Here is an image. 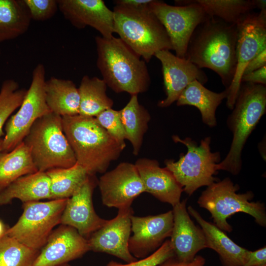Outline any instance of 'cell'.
<instances>
[{
  "instance_id": "28",
  "label": "cell",
  "mask_w": 266,
  "mask_h": 266,
  "mask_svg": "<svg viewBox=\"0 0 266 266\" xmlns=\"http://www.w3.org/2000/svg\"><path fill=\"white\" fill-rule=\"evenodd\" d=\"M120 112L126 139L131 142L133 153L136 156L148 130L151 116L148 110L139 103L137 95H135L131 96L130 100Z\"/></svg>"
},
{
  "instance_id": "14",
  "label": "cell",
  "mask_w": 266,
  "mask_h": 266,
  "mask_svg": "<svg viewBox=\"0 0 266 266\" xmlns=\"http://www.w3.org/2000/svg\"><path fill=\"white\" fill-rule=\"evenodd\" d=\"M133 213L131 207L118 209L115 217L107 220L87 239L90 251L107 253L127 263L136 261L129 249Z\"/></svg>"
},
{
  "instance_id": "17",
  "label": "cell",
  "mask_w": 266,
  "mask_h": 266,
  "mask_svg": "<svg viewBox=\"0 0 266 266\" xmlns=\"http://www.w3.org/2000/svg\"><path fill=\"white\" fill-rule=\"evenodd\" d=\"M161 63L166 98L158 103L160 107H167L177 101L185 88L197 80L203 85L207 77L201 69L185 58H181L169 50L159 51L154 55Z\"/></svg>"
},
{
  "instance_id": "33",
  "label": "cell",
  "mask_w": 266,
  "mask_h": 266,
  "mask_svg": "<svg viewBox=\"0 0 266 266\" xmlns=\"http://www.w3.org/2000/svg\"><path fill=\"white\" fill-rule=\"evenodd\" d=\"M27 89H21L14 79L3 81L0 89V138L4 135L3 127L11 114L21 105Z\"/></svg>"
},
{
  "instance_id": "24",
  "label": "cell",
  "mask_w": 266,
  "mask_h": 266,
  "mask_svg": "<svg viewBox=\"0 0 266 266\" xmlns=\"http://www.w3.org/2000/svg\"><path fill=\"white\" fill-rule=\"evenodd\" d=\"M229 91L226 89L220 93L212 92L197 80L191 82L183 90L177 100V105H192L200 111L202 122L210 127L217 125L216 110L224 99H227Z\"/></svg>"
},
{
  "instance_id": "34",
  "label": "cell",
  "mask_w": 266,
  "mask_h": 266,
  "mask_svg": "<svg viewBox=\"0 0 266 266\" xmlns=\"http://www.w3.org/2000/svg\"><path fill=\"white\" fill-rule=\"evenodd\" d=\"M95 118L116 140L122 144H126V134L122 124L120 110L112 108L100 112Z\"/></svg>"
},
{
  "instance_id": "4",
  "label": "cell",
  "mask_w": 266,
  "mask_h": 266,
  "mask_svg": "<svg viewBox=\"0 0 266 266\" xmlns=\"http://www.w3.org/2000/svg\"><path fill=\"white\" fill-rule=\"evenodd\" d=\"M149 4L137 7L115 5L113 10L114 33L145 62L159 51L172 50L165 29Z\"/></svg>"
},
{
  "instance_id": "30",
  "label": "cell",
  "mask_w": 266,
  "mask_h": 266,
  "mask_svg": "<svg viewBox=\"0 0 266 266\" xmlns=\"http://www.w3.org/2000/svg\"><path fill=\"white\" fill-rule=\"evenodd\" d=\"M50 180V200L71 197L89 175L78 163L68 168H55L46 171Z\"/></svg>"
},
{
  "instance_id": "9",
  "label": "cell",
  "mask_w": 266,
  "mask_h": 266,
  "mask_svg": "<svg viewBox=\"0 0 266 266\" xmlns=\"http://www.w3.org/2000/svg\"><path fill=\"white\" fill-rule=\"evenodd\" d=\"M67 199L23 203V211L6 234L33 249L40 251L54 228L60 224Z\"/></svg>"
},
{
  "instance_id": "20",
  "label": "cell",
  "mask_w": 266,
  "mask_h": 266,
  "mask_svg": "<svg viewBox=\"0 0 266 266\" xmlns=\"http://www.w3.org/2000/svg\"><path fill=\"white\" fill-rule=\"evenodd\" d=\"M186 200L173 206V224L169 239L174 257L183 262L193 260L207 248L204 234L192 221L186 208Z\"/></svg>"
},
{
  "instance_id": "21",
  "label": "cell",
  "mask_w": 266,
  "mask_h": 266,
  "mask_svg": "<svg viewBox=\"0 0 266 266\" xmlns=\"http://www.w3.org/2000/svg\"><path fill=\"white\" fill-rule=\"evenodd\" d=\"M134 165L145 192L172 207L180 202L183 189L166 167H161L156 160L146 158L138 159Z\"/></svg>"
},
{
  "instance_id": "31",
  "label": "cell",
  "mask_w": 266,
  "mask_h": 266,
  "mask_svg": "<svg viewBox=\"0 0 266 266\" xmlns=\"http://www.w3.org/2000/svg\"><path fill=\"white\" fill-rule=\"evenodd\" d=\"M211 17L236 25L255 8L253 0H195Z\"/></svg>"
},
{
  "instance_id": "23",
  "label": "cell",
  "mask_w": 266,
  "mask_h": 266,
  "mask_svg": "<svg viewBox=\"0 0 266 266\" xmlns=\"http://www.w3.org/2000/svg\"><path fill=\"white\" fill-rule=\"evenodd\" d=\"M50 180L46 172L38 171L18 178L0 192V205L13 199L23 203L50 200Z\"/></svg>"
},
{
  "instance_id": "32",
  "label": "cell",
  "mask_w": 266,
  "mask_h": 266,
  "mask_svg": "<svg viewBox=\"0 0 266 266\" xmlns=\"http://www.w3.org/2000/svg\"><path fill=\"white\" fill-rule=\"evenodd\" d=\"M39 251L5 234L0 238V266H33Z\"/></svg>"
},
{
  "instance_id": "27",
  "label": "cell",
  "mask_w": 266,
  "mask_h": 266,
  "mask_svg": "<svg viewBox=\"0 0 266 266\" xmlns=\"http://www.w3.org/2000/svg\"><path fill=\"white\" fill-rule=\"evenodd\" d=\"M107 85L102 79L84 76L78 88L80 105L79 115L95 117L112 108L114 102L106 94Z\"/></svg>"
},
{
  "instance_id": "37",
  "label": "cell",
  "mask_w": 266,
  "mask_h": 266,
  "mask_svg": "<svg viewBox=\"0 0 266 266\" xmlns=\"http://www.w3.org/2000/svg\"><path fill=\"white\" fill-rule=\"evenodd\" d=\"M266 265V246L254 251H248L243 266H264Z\"/></svg>"
},
{
  "instance_id": "41",
  "label": "cell",
  "mask_w": 266,
  "mask_h": 266,
  "mask_svg": "<svg viewBox=\"0 0 266 266\" xmlns=\"http://www.w3.org/2000/svg\"><path fill=\"white\" fill-rule=\"evenodd\" d=\"M153 0H116L114 1L115 5L137 7L148 5Z\"/></svg>"
},
{
  "instance_id": "39",
  "label": "cell",
  "mask_w": 266,
  "mask_h": 266,
  "mask_svg": "<svg viewBox=\"0 0 266 266\" xmlns=\"http://www.w3.org/2000/svg\"><path fill=\"white\" fill-rule=\"evenodd\" d=\"M205 259L200 255H196L191 261L183 262L177 260L175 257L167 259L157 266H204Z\"/></svg>"
},
{
  "instance_id": "44",
  "label": "cell",
  "mask_w": 266,
  "mask_h": 266,
  "mask_svg": "<svg viewBox=\"0 0 266 266\" xmlns=\"http://www.w3.org/2000/svg\"><path fill=\"white\" fill-rule=\"evenodd\" d=\"M2 141H3V137L0 138V153L1 152V150H2Z\"/></svg>"
},
{
  "instance_id": "43",
  "label": "cell",
  "mask_w": 266,
  "mask_h": 266,
  "mask_svg": "<svg viewBox=\"0 0 266 266\" xmlns=\"http://www.w3.org/2000/svg\"><path fill=\"white\" fill-rule=\"evenodd\" d=\"M8 228H7L3 222L0 219V238L5 234Z\"/></svg>"
},
{
  "instance_id": "11",
  "label": "cell",
  "mask_w": 266,
  "mask_h": 266,
  "mask_svg": "<svg viewBox=\"0 0 266 266\" xmlns=\"http://www.w3.org/2000/svg\"><path fill=\"white\" fill-rule=\"evenodd\" d=\"M45 67L38 64L33 70L30 86L19 109L5 123L1 152H9L22 142L35 121L51 112L45 98Z\"/></svg>"
},
{
  "instance_id": "1",
  "label": "cell",
  "mask_w": 266,
  "mask_h": 266,
  "mask_svg": "<svg viewBox=\"0 0 266 266\" xmlns=\"http://www.w3.org/2000/svg\"><path fill=\"white\" fill-rule=\"evenodd\" d=\"M237 38L236 25L207 15L193 32L185 59L200 69L215 71L228 89L236 69Z\"/></svg>"
},
{
  "instance_id": "47",
  "label": "cell",
  "mask_w": 266,
  "mask_h": 266,
  "mask_svg": "<svg viewBox=\"0 0 266 266\" xmlns=\"http://www.w3.org/2000/svg\"><path fill=\"white\" fill-rule=\"evenodd\" d=\"M266 266V265H265V266Z\"/></svg>"
},
{
  "instance_id": "18",
  "label": "cell",
  "mask_w": 266,
  "mask_h": 266,
  "mask_svg": "<svg viewBox=\"0 0 266 266\" xmlns=\"http://www.w3.org/2000/svg\"><path fill=\"white\" fill-rule=\"evenodd\" d=\"M90 251L87 239L74 228L61 225L54 229L33 266H60Z\"/></svg>"
},
{
  "instance_id": "12",
  "label": "cell",
  "mask_w": 266,
  "mask_h": 266,
  "mask_svg": "<svg viewBox=\"0 0 266 266\" xmlns=\"http://www.w3.org/2000/svg\"><path fill=\"white\" fill-rule=\"evenodd\" d=\"M237 66L229 88L227 106L232 110L241 85V79L249 62L266 49V9L251 12L237 25Z\"/></svg>"
},
{
  "instance_id": "7",
  "label": "cell",
  "mask_w": 266,
  "mask_h": 266,
  "mask_svg": "<svg viewBox=\"0 0 266 266\" xmlns=\"http://www.w3.org/2000/svg\"><path fill=\"white\" fill-rule=\"evenodd\" d=\"M172 138L175 142L185 145L187 152L181 154L176 162L165 160V167L172 173L183 191L191 196L199 188L219 181L214 175L218 172L217 165L221 161V155L219 152L211 151L210 137L202 139L200 145L190 137L181 139L173 135Z\"/></svg>"
},
{
  "instance_id": "46",
  "label": "cell",
  "mask_w": 266,
  "mask_h": 266,
  "mask_svg": "<svg viewBox=\"0 0 266 266\" xmlns=\"http://www.w3.org/2000/svg\"></svg>"
},
{
  "instance_id": "25",
  "label": "cell",
  "mask_w": 266,
  "mask_h": 266,
  "mask_svg": "<svg viewBox=\"0 0 266 266\" xmlns=\"http://www.w3.org/2000/svg\"><path fill=\"white\" fill-rule=\"evenodd\" d=\"M44 91L46 102L51 112L61 117L79 114L80 97L72 81L52 76L46 80Z\"/></svg>"
},
{
  "instance_id": "42",
  "label": "cell",
  "mask_w": 266,
  "mask_h": 266,
  "mask_svg": "<svg viewBox=\"0 0 266 266\" xmlns=\"http://www.w3.org/2000/svg\"><path fill=\"white\" fill-rule=\"evenodd\" d=\"M256 8L262 10L266 9V1L265 0H253Z\"/></svg>"
},
{
  "instance_id": "40",
  "label": "cell",
  "mask_w": 266,
  "mask_h": 266,
  "mask_svg": "<svg viewBox=\"0 0 266 266\" xmlns=\"http://www.w3.org/2000/svg\"><path fill=\"white\" fill-rule=\"evenodd\" d=\"M265 66H266V49L249 62L244 69L243 74L257 70Z\"/></svg>"
},
{
  "instance_id": "6",
  "label": "cell",
  "mask_w": 266,
  "mask_h": 266,
  "mask_svg": "<svg viewBox=\"0 0 266 266\" xmlns=\"http://www.w3.org/2000/svg\"><path fill=\"white\" fill-rule=\"evenodd\" d=\"M23 142L38 171L68 168L77 163L64 132L62 117L53 112L36 120Z\"/></svg>"
},
{
  "instance_id": "19",
  "label": "cell",
  "mask_w": 266,
  "mask_h": 266,
  "mask_svg": "<svg viewBox=\"0 0 266 266\" xmlns=\"http://www.w3.org/2000/svg\"><path fill=\"white\" fill-rule=\"evenodd\" d=\"M59 10L75 28L90 26L102 37L110 38L114 32V14L102 0H57Z\"/></svg>"
},
{
  "instance_id": "26",
  "label": "cell",
  "mask_w": 266,
  "mask_h": 266,
  "mask_svg": "<svg viewBox=\"0 0 266 266\" xmlns=\"http://www.w3.org/2000/svg\"><path fill=\"white\" fill-rule=\"evenodd\" d=\"M38 171L27 145L21 142L9 152L0 153V192L25 175Z\"/></svg>"
},
{
  "instance_id": "8",
  "label": "cell",
  "mask_w": 266,
  "mask_h": 266,
  "mask_svg": "<svg viewBox=\"0 0 266 266\" xmlns=\"http://www.w3.org/2000/svg\"><path fill=\"white\" fill-rule=\"evenodd\" d=\"M239 189L238 185L234 184L230 178H226L207 186L199 197L198 203L210 213L215 225L223 231H232L227 219L238 212L251 215L258 224L266 227L265 204L251 201L254 197L252 192L237 193Z\"/></svg>"
},
{
  "instance_id": "16",
  "label": "cell",
  "mask_w": 266,
  "mask_h": 266,
  "mask_svg": "<svg viewBox=\"0 0 266 266\" xmlns=\"http://www.w3.org/2000/svg\"><path fill=\"white\" fill-rule=\"evenodd\" d=\"M96 175H89L69 198L63 212L60 224L71 227L86 239L106 222L96 212L92 200L98 184Z\"/></svg>"
},
{
  "instance_id": "5",
  "label": "cell",
  "mask_w": 266,
  "mask_h": 266,
  "mask_svg": "<svg viewBox=\"0 0 266 266\" xmlns=\"http://www.w3.org/2000/svg\"><path fill=\"white\" fill-rule=\"evenodd\" d=\"M227 125L233 134L228 154L217 165V170L237 175L241 169V154L245 143L266 111V85L241 83Z\"/></svg>"
},
{
  "instance_id": "29",
  "label": "cell",
  "mask_w": 266,
  "mask_h": 266,
  "mask_svg": "<svg viewBox=\"0 0 266 266\" xmlns=\"http://www.w3.org/2000/svg\"><path fill=\"white\" fill-rule=\"evenodd\" d=\"M31 20L23 0H0V42L25 33Z\"/></svg>"
},
{
  "instance_id": "13",
  "label": "cell",
  "mask_w": 266,
  "mask_h": 266,
  "mask_svg": "<svg viewBox=\"0 0 266 266\" xmlns=\"http://www.w3.org/2000/svg\"><path fill=\"white\" fill-rule=\"evenodd\" d=\"M102 203L118 209L131 207L135 199L145 192L134 164L120 163L113 169L105 172L98 182Z\"/></svg>"
},
{
  "instance_id": "45",
  "label": "cell",
  "mask_w": 266,
  "mask_h": 266,
  "mask_svg": "<svg viewBox=\"0 0 266 266\" xmlns=\"http://www.w3.org/2000/svg\"><path fill=\"white\" fill-rule=\"evenodd\" d=\"M60 266H72L70 265H69L68 263H66V264H63L62 265H61Z\"/></svg>"
},
{
  "instance_id": "22",
  "label": "cell",
  "mask_w": 266,
  "mask_h": 266,
  "mask_svg": "<svg viewBox=\"0 0 266 266\" xmlns=\"http://www.w3.org/2000/svg\"><path fill=\"white\" fill-rule=\"evenodd\" d=\"M187 209L201 227L207 248L218 254L223 266H243L248 250L234 243L215 224L205 220L191 206Z\"/></svg>"
},
{
  "instance_id": "38",
  "label": "cell",
  "mask_w": 266,
  "mask_h": 266,
  "mask_svg": "<svg viewBox=\"0 0 266 266\" xmlns=\"http://www.w3.org/2000/svg\"><path fill=\"white\" fill-rule=\"evenodd\" d=\"M241 83H251L266 85V66L253 71L244 74L241 79Z\"/></svg>"
},
{
  "instance_id": "2",
  "label": "cell",
  "mask_w": 266,
  "mask_h": 266,
  "mask_svg": "<svg viewBox=\"0 0 266 266\" xmlns=\"http://www.w3.org/2000/svg\"><path fill=\"white\" fill-rule=\"evenodd\" d=\"M64 132L77 163L89 175L106 172L126 147L116 140L95 117L80 115L62 117Z\"/></svg>"
},
{
  "instance_id": "10",
  "label": "cell",
  "mask_w": 266,
  "mask_h": 266,
  "mask_svg": "<svg viewBox=\"0 0 266 266\" xmlns=\"http://www.w3.org/2000/svg\"><path fill=\"white\" fill-rule=\"evenodd\" d=\"M175 1L176 5H171L153 0L149 7L165 29L175 55L185 58L193 32L207 15L195 0Z\"/></svg>"
},
{
  "instance_id": "3",
  "label": "cell",
  "mask_w": 266,
  "mask_h": 266,
  "mask_svg": "<svg viewBox=\"0 0 266 266\" xmlns=\"http://www.w3.org/2000/svg\"><path fill=\"white\" fill-rule=\"evenodd\" d=\"M97 66L107 86L131 96L146 92L151 83L144 60L119 37H95Z\"/></svg>"
},
{
  "instance_id": "36",
  "label": "cell",
  "mask_w": 266,
  "mask_h": 266,
  "mask_svg": "<svg viewBox=\"0 0 266 266\" xmlns=\"http://www.w3.org/2000/svg\"><path fill=\"white\" fill-rule=\"evenodd\" d=\"M32 20H47L59 10L57 0H23Z\"/></svg>"
},
{
  "instance_id": "35",
  "label": "cell",
  "mask_w": 266,
  "mask_h": 266,
  "mask_svg": "<svg viewBox=\"0 0 266 266\" xmlns=\"http://www.w3.org/2000/svg\"><path fill=\"white\" fill-rule=\"evenodd\" d=\"M174 256L169 240H166L153 253L149 256L131 263L122 264L113 261L106 266H157L167 259Z\"/></svg>"
},
{
  "instance_id": "15",
  "label": "cell",
  "mask_w": 266,
  "mask_h": 266,
  "mask_svg": "<svg viewBox=\"0 0 266 266\" xmlns=\"http://www.w3.org/2000/svg\"><path fill=\"white\" fill-rule=\"evenodd\" d=\"M173 224L172 210L156 215L131 216L133 235L129 241V249L136 259L144 258L158 249L170 237Z\"/></svg>"
}]
</instances>
